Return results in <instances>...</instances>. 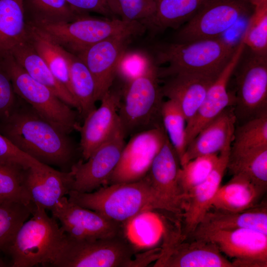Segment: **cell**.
<instances>
[{"mask_svg":"<svg viewBox=\"0 0 267 267\" xmlns=\"http://www.w3.org/2000/svg\"><path fill=\"white\" fill-rule=\"evenodd\" d=\"M17 107L0 122V133L17 148L43 164L64 167L75 155L68 134L41 117L30 106Z\"/></svg>","mask_w":267,"mask_h":267,"instance_id":"6da1fadb","label":"cell"},{"mask_svg":"<svg viewBox=\"0 0 267 267\" xmlns=\"http://www.w3.org/2000/svg\"><path fill=\"white\" fill-rule=\"evenodd\" d=\"M68 195L71 202L120 224L153 210L180 214L156 191L147 176L135 181L106 185L91 192L72 190Z\"/></svg>","mask_w":267,"mask_h":267,"instance_id":"7a4b0ae2","label":"cell"},{"mask_svg":"<svg viewBox=\"0 0 267 267\" xmlns=\"http://www.w3.org/2000/svg\"><path fill=\"white\" fill-rule=\"evenodd\" d=\"M236 47L221 38L174 43L157 48L154 60L159 79L177 74H190L216 78L233 54Z\"/></svg>","mask_w":267,"mask_h":267,"instance_id":"3957f363","label":"cell"},{"mask_svg":"<svg viewBox=\"0 0 267 267\" xmlns=\"http://www.w3.org/2000/svg\"><path fill=\"white\" fill-rule=\"evenodd\" d=\"M158 67L153 61L139 76L125 84L118 108L120 127L126 137L163 127L164 97Z\"/></svg>","mask_w":267,"mask_h":267,"instance_id":"277c9868","label":"cell"},{"mask_svg":"<svg viewBox=\"0 0 267 267\" xmlns=\"http://www.w3.org/2000/svg\"><path fill=\"white\" fill-rule=\"evenodd\" d=\"M32 215L18 229L6 250L12 267L50 264L65 236L56 219L49 217L44 208L34 204Z\"/></svg>","mask_w":267,"mask_h":267,"instance_id":"5b68a950","label":"cell"},{"mask_svg":"<svg viewBox=\"0 0 267 267\" xmlns=\"http://www.w3.org/2000/svg\"><path fill=\"white\" fill-rule=\"evenodd\" d=\"M33 26L44 31L63 49L75 54L111 37L123 34L133 37L146 29L138 22L96 18L89 13L69 22Z\"/></svg>","mask_w":267,"mask_h":267,"instance_id":"8992f818","label":"cell"},{"mask_svg":"<svg viewBox=\"0 0 267 267\" xmlns=\"http://www.w3.org/2000/svg\"><path fill=\"white\" fill-rule=\"evenodd\" d=\"M17 96L26 102L43 119L69 134L78 125L76 112L49 88L29 76L11 53L0 60Z\"/></svg>","mask_w":267,"mask_h":267,"instance_id":"52a82bcc","label":"cell"},{"mask_svg":"<svg viewBox=\"0 0 267 267\" xmlns=\"http://www.w3.org/2000/svg\"><path fill=\"white\" fill-rule=\"evenodd\" d=\"M134 249L121 235L93 240L65 234L50 264L57 267H134Z\"/></svg>","mask_w":267,"mask_h":267,"instance_id":"ba28073f","label":"cell"},{"mask_svg":"<svg viewBox=\"0 0 267 267\" xmlns=\"http://www.w3.org/2000/svg\"><path fill=\"white\" fill-rule=\"evenodd\" d=\"M248 50L246 56L243 52L233 72V108L239 124L267 112V55Z\"/></svg>","mask_w":267,"mask_h":267,"instance_id":"9c48e42d","label":"cell"},{"mask_svg":"<svg viewBox=\"0 0 267 267\" xmlns=\"http://www.w3.org/2000/svg\"><path fill=\"white\" fill-rule=\"evenodd\" d=\"M247 0H208L176 34V42L220 38L239 19L247 15Z\"/></svg>","mask_w":267,"mask_h":267,"instance_id":"30bf717a","label":"cell"},{"mask_svg":"<svg viewBox=\"0 0 267 267\" xmlns=\"http://www.w3.org/2000/svg\"><path fill=\"white\" fill-rule=\"evenodd\" d=\"M216 244L233 267H267V234L251 228L217 230L191 235Z\"/></svg>","mask_w":267,"mask_h":267,"instance_id":"8fae6325","label":"cell"},{"mask_svg":"<svg viewBox=\"0 0 267 267\" xmlns=\"http://www.w3.org/2000/svg\"><path fill=\"white\" fill-rule=\"evenodd\" d=\"M125 138L120 126L86 162L80 160L74 164L70 168L74 178L72 190L91 192L107 185L120 160Z\"/></svg>","mask_w":267,"mask_h":267,"instance_id":"7c38bea8","label":"cell"},{"mask_svg":"<svg viewBox=\"0 0 267 267\" xmlns=\"http://www.w3.org/2000/svg\"><path fill=\"white\" fill-rule=\"evenodd\" d=\"M168 137L163 127L135 134L126 142L108 184L138 180L148 174Z\"/></svg>","mask_w":267,"mask_h":267,"instance_id":"4fadbf2b","label":"cell"},{"mask_svg":"<svg viewBox=\"0 0 267 267\" xmlns=\"http://www.w3.org/2000/svg\"><path fill=\"white\" fill-rule=\"evenodd\" d=\"M67 236L79 239L93 240L120 235V223L98 213L82 207L63 197L50 211Z\"/></svg>","mask_w":267,"mask_h":267,"instance_id":"5bb4252c","label":"cell"},{"mask_svg":"<svg viewBox=\"0 0 267 267\" xmlns=\"http://www.w3.org/2000/svg\"><path fill=\"white\" fill-rule=\"evenodd\" d=\"M175 235L165 242L154 267H233L213 242L192 238L183 241Z\"/></svg>","mask_w":267,"mask_h":267,"instance_id":"9a60e30c","label":"cell"},{"mask_svg":"<svg viewBox=\"0 0 267 267\" xmlns=\"http://www.w3.org/2000/svg\"><path fill=\"white\" fill-rule=\"evenodd\" d=\"M245 48L241 41L228 62L210 85L195 114L186 123V147L204 127L227 107L234 106V94L228 91V85Z\"/></svg>","mask_w":267,"mask_h":267,"instance_id":"2e32d148","label":"cell"},{"mask_svg":"<svg viewBox=\"0 0 267 267\" xmlns=\"http://www.w3.org/2000/svg\"><path fill=\"white\" fill-rule=\"evenodd\" d=\"M132 37L124 34L112 36L76 54L86 65L94 78L97 101L111 88L119 61Z\"/></svg>","mask_w":267,"mask_h":267,"instance_id":"e0dca14e","label":"cell"},{"mask_svg":"<svg viewBox=\"0 0 267 267\" xmlns=\"http://www.w3.org/2000/svg\"><path fill=\"white\" fill-rule=\"evenodd\" d=\"M121 90L111 88L100 100L98 108L91 111L76 129L80 134V149L85 160L107 140L120 127L118 108Z\"/></svg>","mask_w":267,"mask_h":267,"instance_id":"ac0fdd59","label":"cell"},{"mask_svg":"<svg viewBox=\"0 0 267 267\" xmlns=\"http://www.w3.org/2000/svg\"><path fill=\"white\" fill-rule=\"evenodd\" d=\"M72 172H60L41 163L25 170L24 184L31 202L51 211L72 190Z\"/></svg>","mask_w":267,"mask_h":267,"instance_id":"d6986e66","label":"cell"},{"mask_svg":"<svg viewBox=\"0 0 267 267\" xmlns=\"http://www.w3.org/2000/svg\"><path fill=\"white\" fill-rule=\"evenodd\" d=\"M230 149L219 153L218 162L209 176L185 196L182 216L185 235H190L211 209L227 169Z\"/></svg>","mask_w":267,"mask_h":267,"instance_id":"ffe728a7","label":"cell"},{"mask_svg":"<svg viewBox=\"0 0 267 267\" xmlns=\"http://www.w3.org/2000/svg\"><path fill=\"white\" fill-rule=\"evenodd\" d=\"M236 124L233 106H229L204 127L187 145L180 166L197 157L219 154L230 149Z\"/></svg>","mask_w":267,"mask_h":267,"instance_id":"44dd1931","label":"cell"},{"mask_svg":"<svg viewBox=\"0 0 267 267\" xmlns=\"http://www.w3.org/2000/svg\"><path fill=\"white\" fill-rule=\"evenodd\" d=\"M180 168L178 157L167 138L146 176L156 191L181 214L184 196L178 180Z\"/></svg>","mask_w":267,"mask_h":267,"instance_id":"7402d4cb","label":"cell"},{"mask_svg":"<svg viewBox=\"0 0 267 267\" xmlns=\"http://www.w3.org/2000/svg\"><path fill=\"white\" fill-rule=\"evenodd\" d=\"M163 79L165 82L161 86L163 96L177 104L187 123L195 114L216 78L199 75L177 74Z\"/></svg>","mask_w":267,"mask_h":267,"instance_id":"603a6c76","label":"cell"},{"mask_svg":"<svg viewBox=\"0 0 267 267\" xmlns=\"http://www.w3.org/2000/svg\"><path fill=\"white\" fill-rule=\"evenodd\" d=\"M239 228H251L267 234V203L239 212L211 208L190 236L211 230Z\"/></svg>","mask_w":267,"mask_h":267,"instance_id":"cb8c5ba5","label":"cell"},{"mask_svg":"<svg viewBox=\"0 0 267 267\" xmlns=\"http://www.w3.org/2000/svg\"><path fill=\"white\" fill-rule=\"evenodd\" d=\"M10 53L29 76L49 88L63 102L75 108L79 114V106L74 96L55 78L28 40L17 45Z\"/></svg>","mask_w":267,"mask_h":267,"instance_id":"d4e9b609","label":"cell"},{"mask_svg":"<svg viewBox=\"0 0 267 267\" xmlns=\"http://www.w3.org/2000/svg\"><path fill=\"white\" fill-rule=\"evenodd\" d=\"M267 187L259 185L240 175H233L221 185L213 200L211 208L239 212L259 205Z\"/></svg>","mask_w":267,"mask_h":267,"instance_id":"484cf974","label":"cell"},{"mask_svg":"<svg viewBox=\"0 0 267 267\" xmlns=\"http://www.w3.org/2000/svg\"><path fill=\"white\" fill-rule=\"evenodd\" d=\"M27 37L24 0H0V60Z\"/></svg>","mask_w":267,"mask_h":267,"instance_id":"4316f807","label":"cell"},{"mask_svg":"<svg viewBox=\"0 0 267 267\" xmlns=\"http://www.w3.org/2000/svg\"><path fill=\"white\" fill-rule=\"evenodd\" d=\"M155 11L144 24L152 32L177 29L191 18L208 0H153Z\"/></svg>","mask_w":267,"mask_h":267,"instance_id":"83f0119b","label":"cell"},{"mask_svg":"<svg viewBox=\"0 0 267 267\" xmlns=\"http://www.w3.org/2000/svg\"><path fill=\"white\" fill-rule=\"evenodd\" d=\"M27 30L29 42L44 60L55 78L73 95L69 68L64 49L39 28L27 24Z\"/></svg>","mask_w":267,"mask_h":267,"instance_id":"f1b7e54d","label":"cell"},{"mask_svg":"<svg viewBox=\"0 0 267 267\" xmlns=\"http://www.w3.org/2000/svg\"><path fill=\"white\" fill-rule=\"evenodd\" d=\"M64 53L69 65L72 92L79 106V115L84 119L96 108L95 81L86 65L77 55L64 49Z\"/></svg>","mask_w":267,"mask_h":267,"instance_id":"f546056e","label":"cell"},{"mask_svg":"<svg viewBox=\"0 0 267 267\" xmlns=\"http://www.w3.org/2000/svg\"><path fill=\"white\" fill-rule=\"evenodd\" d=\"M27 23L32 25L66 23L85 13L74 10L66 0H24Z\"/></svg>","mask_w":267,"mask_h":267,"instance_id":"4dcf8cb0","label":"cell"},{"mask_svg":"<svg viewBox=\"0 0 267 267\" xmlns=\"http://www.w3.org/2000/svg\"><path fill=\"white\" fill-rule=\"evenodd\" d=\"M227 169L267 187V146L238 153H229Z\"/></svg>","mask_w":267,"mask_h":267,"instance_id":"1f68e13d","label":"cell"},{"mask_svg":"<svg viewBox=\"0 0 267 267\" xmlns=\"http://www.w3.org/2000/svg\"><path fill=\"white\" fill-rule=\"evenodd\" d=\"M267 146V112L235 128L230 153H238Z\"/></svg>","mask_w":267,"mask_h":267,"instance_id":"d6a6232c","label":"cell"},{"mask_svg":"<svg viewBox=\"0 0 267 267\" xmlns=\"http://www.w3.org/2000/svg\"><path fill=\"white\" fill-rule=\"evenodd\" d=\"M25 169L18 164L0 161V204L10 202L33 204L24 184Z\"/></svg>","mask_w":267,"mask_h":267,"instance_id":"836d02e7","label":"cell"},{"mask_svg":"<svg viewBox=\"0 0 267 267\" xmlns=\"http://www.w3.org/2000/svg\"><path fill=\"white\" fill-rule=\"evenodd\" d=\"M161 118L168 139L177 152L180 162L186 148L185 117L177 104L168 99L163 102Z\"/></svg>","mask_w":267,"mask_h":267,"instance_id":"e575fe53","label":"cell"},{"mask_svg":"<svg viewBox=\"0 0 267 267\" xmlns=\"http://www.w3.org/2000/svg\"><path fill=\"white\" fill-rule=\"evenodd\" d=\"M33 207L16 202L0 204V250L6 251L18 229L32 215Z\"/></svg>","mask_w":267,"mask_h":267,"instance_id":"d590c367","label":"cell"},{"mask_svg":"<svg viewBox=\"0 0 267 267\" xmlns=\"http://www.w3.org/2000/svg\"><path fill=\"white\" fill-rule=\"evenodd\" d=\"M253 7L242 40L249 50L267 55V1Z\"/></svg>","mask_w":267,"mask_h":267,"instance_id":"8d00e7d4","label":"cell"},{"mask_svg":"<svg viewBox=\"0 0 267 267\" xmlns=\"http://www.w3.org/2000/svg\"><path fill=\"white\" fill-rule=\"evenodd\" d=\"M219 154L206 155L194 158L180 166L178 180L184 196L209 176L216 166Z\"/></svg>","mask_w":267,"mask_h":267,"instance_id":"74e56055","label":"cell"},{"mask_svg":"<svg viewBox=\"0 0 267 267\" xmlns=\"http://www.w3.org/2000/svg\"><path fill=\"white\" fill-rule=\"evenodd\" d=\"M115 18L126 22H138L143 25L155 11L153 0H107Z\"/></svg>","mask_w":267,"mask_h":267,"instance_id":"f35d334b","label":"cell"},{"mask_svg":"<svg viewBox=\"0 0 267 267\" xmlns=\"http://www.w3.org/2000/svg\"><path fill=\"white\" fill-rule=\"evenodd\" d=\"M153 61L145 53L126 51L119 61L117 76L126 84L141 75Z\"/></svg>","mask_w":267,"mask_h":267,"instance_id":"ab89813d","label":"cell"},{"mask_svg":"<svg viewBox=\"0 0 267 267\" xmlns=\"http://www.w3.org/2000/svg\"><path fill=\"white\" fill-rule=\"evenodd\" d=\"M11 80L0 63V122L7 118L18 102Z\"/></svg>","mask_w":267,"mask_h":267,"instance_id":"60d3db41","label":"cell"},{"mask_svg":"<svg viewBox=\"0 0 267 267\" xmlns=\"http://www.w3.org/2000/svg\"><path fill=\"white\" fill-rule=\"evenodd\" d=\"M0 161L19 165L25 169L41 163L17 148L0 133Z\"/></svg>","mask_w":267,"mask_h":267,"instance_id":"b9f144b4","label":"cell"},{"mask_svg":"<svg viewBox=\"0 0 267 267\" xmlns=\"http://www.w3.org/2000/svg\"><path fill=\"white\" fill-rule=\"evenodd\" d=\"M75 11L80 13L94 12L105 18H115L109 7L107 0H66Z\"/></svg>","mask_w":267,"mask_h":267,"instance_id":"7bdbcfd3","label":"cell"},{"mask_svg":"<svg viewBox=\"0 0 267 267\" xmlns=\"http://www.w3.org/2000/svg\"><path fill=\"white\" fill-rule=\"evenodd\" d=\"M253 6L267 2V0H247Z\"/></svg>","mask_w":267,"mask_h":267,"instance_id":"ee69618b","label":"cell"}]
</instances>
